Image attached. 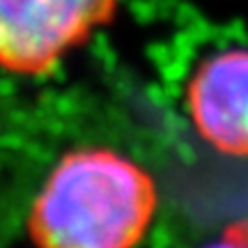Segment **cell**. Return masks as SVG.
<instances>
[{"mask_svg":"<svg viewBox=\"0 0 248 248\" xmlns=\"http://www.w3.org/2000/svg\"><path fill=\"white\" fill-rule=\"evenodd\" d=\"M117 0H0V69L44 74L113 18Z\"/></svg>","mask_w":248,"mask_h":248,"instance_id":"cell-2","label":"cell"},{"mask_svg":"<svg viewBox=\"0 0 248 248\" xmlns=\"http://www.w3.org/2000/svg\"><path fill=\"white\" fill-rule=\"evenodd\" d=\"M159 204L140 163L106 147L64 154L39 188L28 232L37 248H136Z\"/></svg>","mask_w":248,"mask_h":248,"instance_id":"cell-1","label":"cell"},{"mask_svg":"<svg viewBox=\"0 0 248 248\" xmlns=\"http://www.w3.org/2000/svg\"><path fill=\"white\" fill-rule=\"evenodd\" d=\"M186 104L198 133L214 150L248 156V48L207 58L191 76Z\"/></svg>","mask_w":248,"mask_h":248,"instance_id":"cell-3","label":"cell"},{"mask_svg":"<svg viewBox=\"0 0 248 248\" xmlns=\"http://www.w3.org/2000/svg\"><path fill=\"white\" fill-rule=\"evenodd\" d=\"M204 248H248V241L223 237V239H218V241H212V244H207Z\"/></svg>","mask_w":248,"mask_h":248,"instance_id":"cell-4","label":"cell"}]
</instances>
